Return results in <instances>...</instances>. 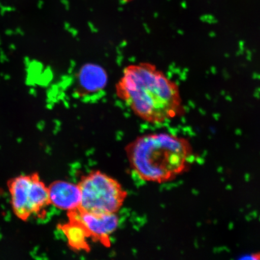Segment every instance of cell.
Masks as SVG:
<instances>
[{
	"label": "cell",
	"mask_w": 260,
	"mask_h": 260,
	"mask_svg": "<svg viewBox=\"0 0 260 260\" xmlns=\"http://www.w3.org/2000/svg\"><path fill=\"white\" fill-rule=\"evenodd\" d=\"M48 188L50 203L54 207L68 211L79 209L81 197L79 185L57 180Z\"/></svg>",
	"instance_id": "cell-6"
},
{
	"label": "cell",
	"mask_w": 260,
	"mask_h": 260,
	"mask_svg": "<svg viewBox=\"0 0 260 260\" xmlns=\"http://www.w3.org/2000/svg\"><path fill=\"white\" fill-rule=\"evenodd\" d=\"M68 222L57 226L66 237L68 246L74 251L90 252V247L87 242L89 236L87 231L76 219L68 218Z\"/></svg>",
	"instance_id": "cell-8"
},
{
	"label": "cell",
	"mask_w": 260,
	"mask_h": 260,
	"mask_svg": "<svg viewBox=\"0 0 260 260\" xmlns=\"http://www.w3.org/2000/svg\"><path fill=\"white\" fill-rule=\"evenodd\" d=\"M107 82V73L102 67L93 63L86 64L78 73L76 92L81 96L93 95L105 89Z\"/></svg>",
	"instance_id": "cell-7"
},
{
	"label": "cell",
	"mask_w": 260,
	"mask_h": 260,
	"mask_svg": "<svg viewBox=\"0 0 260 260\" xmlns=\"http://www.w3.org/2000/svg\"><path fill=\"white\" fill-rule=\"evenodd\" d=\"M250 255H251V256H249V257L246 258L249 259H260V253H252V254Z\"/></svg>",
	"instance_id": "cell-9"
},
{
	"label": "cell",
	"mask_w": 260,
	"mask_h": 260,
	"mask_svg": "<svg viewBox=\"0 0 260 260\" xmlns=\"http://www.w3.org/2000/svg\"><path fill=\"white\" fill-rule=\"evenodd\" d=\"M116 93L136 116L149 123L164 122L184 112L177 83L150 63L125 68L116 84Z\"/></svg>",
	"instance_id": "cell-1"
},
{
	"label": "cell",
	"mask_w": 260,
	"mask_h": 260,
	"mask_svg": "<svg viewBox=\"0 0 260 260\" xmlns=\"http://www.w3.org/2000/svg\"><path fill=\"white\" fill-rule=\"evenodd\" d=\"M8 188L13 212L24 222L32 217L44 215L51 205L48 188L38 173L10 179Z\"/></svg>",
	"instance_id": "cell-4"
},
{
	"label": "cell",
	"mask_w": 260,
	"mask_h": 260,
	"mask_svg": "<svg viewBox=\"0 0 260 260\" xmlns=\"http://www.w3.org/2000/svg\"><path fill=\"white\" fill-rule=\"evenodd\" d=\"M125 152L140 178L157 183H167L184 173L193 156L189 141L168 133L139 136L126 145Z\"/></svg>",
	"instance_id": "cell-2"
},
{
	"label": "cell",
	"mask_w": 260,
	"mask_h": 260,
	"mask_svg": "<svg viewBox=\"0 0 260 260\" xmlns=\"http://www.w3.org/2000/svg\"><path fill=\"white\" fill-rule=\"evenodd\" d=\"M123 1L125 2H129L133 1V0H123Z\"/></svg>",
	"instance_id": "cell-10"
},
{
	"label": "cell",
	"mask_w": 260,
	"mask_h": 260,
	"mask_svg": "<svg viewBox=\"0 0 260 260\" xmlns=\"http://www.w3.org/2000/svg\"><path fill=\"white\" fill-rule=\"evenodd\" d=\"M78 185L81 197L79 209L87 212L116 213L127 197L118 181L100 171L84 175Z\"/></svg>",
	"instance_id": "cell-3"
},
{
	"label": "cell",
	"mask_w": 260,
	"mask_h": 260,
	"mask_svg": "<svg viewBox=\"0 0 260 260\" xmlns=\"http://www.w3.org/2000/svg\"><path fill=\"white\" fill-rule=\"evenodd\" d=\"M68 218L79 222L87 231L89 238L99 242L106 248L111 246L110 236L119 225L116 213L99 214L77 209L68 211Z\"/></svg>",
	"instance_id": "cell-5"
}]
</instances>
